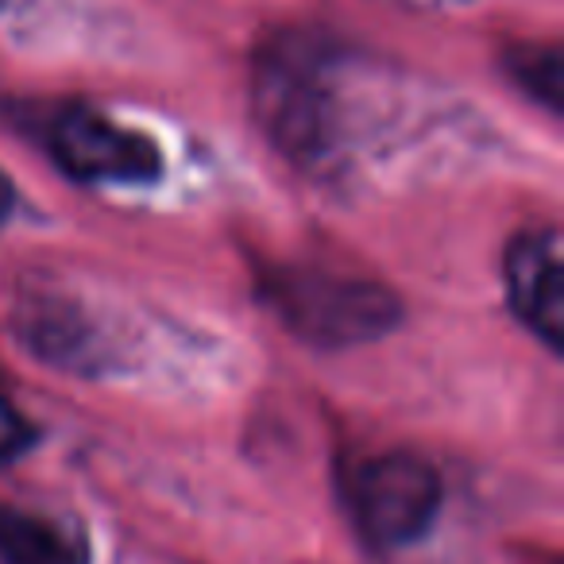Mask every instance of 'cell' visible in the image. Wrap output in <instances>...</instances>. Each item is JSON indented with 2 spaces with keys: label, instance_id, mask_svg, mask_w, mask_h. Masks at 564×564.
I'll return each instance as SVG.
<instances>
[{
  "label": "cell",
  "instance_id": "cell-1",
  "mask_svg": "<svg viewBox=\"0 0 564 564\" xmlns=\"http://www.w3.org/2000/svg\"><path fill=\"white\" fill-rule=\"evenodd\" d=\"M333 70L325 35L279 32L251 66V109L282 159L314 166L333 143Z\"/></svg>",
  "mask_w": 564,
  "mask_h": 564
},
{
  "label": "cell",
  "instance_id": "cell-2",
  "mask_svg": "<svg viewBox=\"0 0 564 564\" xmlns=\"http://www.w3.org/2000/svg\"><path fill=\"white\" fill-rule=\"evenodd\" d=\"M263 302L294 337L325 352L368 345L402 322V302L379 279L325 267H282L267 274Z\"/></svg>",
  "mask_w": 564,
  "mask_h": 564
},
{
  "label": "cell",
  "instance_id": "cell-3",
  "mask_svg": "<svg viewBox=\"0 0 564 564\" xmlns=\"http://www.w3.org/2000/svg\"><path fill=\"white\" fill-rule=\"evenodd\" d=\"M348 510L364 541L383 553L406 549L441 510V476L414 453H379L348 479Z\"/></svg>",
  "mask_w": 564,
  "mask_h": 564
},
{
  "label": "cell",
  "instance_id": "cell-4",
  "mask_svg": "<svg viewBox=\"0 0 564 564\" xmlns=\"http://www.w3.org/2000/svg\"><path fill=\"white\" fill-rule=\"evenodd\" d=\"M43 143L74 182L89 186H148L163 174V155L151 135L86 105L58 109L43 128Z\"/></svg>",
  "mask_w": 564,
  "mask_h": 564
},
{
  "label": "cell",
  "instance_id": "cell-5",
  "mask_svg": "<svg viewBox=\"0 0 564 564\" xmlns=\"http://www.w3.org/2000/svg\"><path fill=\"white\" fill-rule=\"evenodd\" d=\"M507 299L533 337L549 348L564 345V263L561 236L533 228L507 248Z\"/></svg>",
  "mask_w": 564,
  "mask_h": 564
},
{
  "label": "cell",
  "instance_id": "cell-6",
  "mask_svg": "<svg viewBox=\"0 0 564 564\" xmlns=\"http://www.w3.org/2000/svg\"><path fill=\"white\" fill-rule=\"evenodd\" d=\"M20 340L40 360L58 364L63 371H89L101 364L94 325L70 299L55 294H35L20 306Z\"/></svg>",
  "mask_w": 564,
  "mask_h": 564
},
{
  "label": "cell",
  "instance_id": "cell-7",
  "mask_svg": "<svg viewBox=\"0 0 564 564\" xmlns=\"http://www.w3.org/2000/svg\"><path fill=\"white\" fill-rule=\"evenodd\" d=\"M89 538L78 525L55 522L0 502V564H89Z\"/></svg>",
  "mask_w": 564,
  "mask_h": 564
},
{
  "label": "cell",
  "instance_id": "cell-8",
  "mask_svg": "<svg viewBox=\"0 0 564 564\" xmlns=\"http://www.w3.org/2000/svg\"><path fill=\"white\" fill-rule=\"evenodd\" d=\"M507 70L549 112L564 109V58L553 43H522L507 51Z\"/></svg>",
  "mask_w": 564,
  "mask_h": 564
},
{
  "label": "cell",
  "instance_id": "cell-9",
  "mask_svg": "<svg viewBox=\"0 0 564 564\" xmlns=\"http://www.w3.org/2000/svg\"><path fill=\"white\" fill-rule=\"evenodd\" d=\"M35 445V430L4 394H0V464H12Z\"/></svg>",
  "mask_w": 564,
  "mask_h": 564
},
{
  "label": "cell",
  "instance_id": "cell-10",
  "mask_svg": "<svg viewBox=\"0 0 564 564\" xmlns=\"http://www.w3.org/2000/svg\"><path fill=\"white\" fill-rule=\"evenodd\" d=\"M12 205H17V189H12V178H9V174H0V228L9 225Z\"/></svg>",
  "mask_w": 564,
  "mask_h": 564
}]
</instances>
